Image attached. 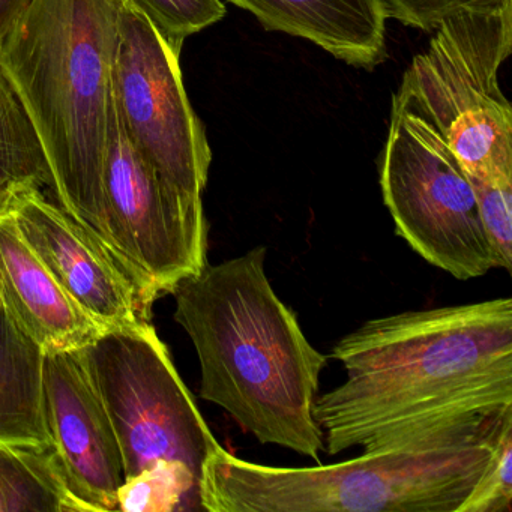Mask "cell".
<instances>
[{
  "mask_svg": "<svg viewBox=\"0 0 512 512\" xmlns=\"http://www.w3.org/2000/svg\"><path fill=\"white\" fill-rule=\"evenodd\" d=\"M331 356L346 380L313 410L329 455L473 430L512 406V299L368 320Z\"/></svg>",
  "mask_w": 512,
  "mask_h": 512,
  "instance_id": "obj_1",
  "label": "cell"
},
{
  "mask_svg": "<svg viewBox=\"0 0 512 512\" xmlns=\"http://www.w3.org/2000/svg\"><path fill=\"white\" fill-rule=\"evenodd\" d=\"M265 247L206 263L173 290L175 320L199 356L200 397L223 407L263 445L320 463L323 433L314 418L328 356L311 346L298 317L272 287Z\"/></svg>",
  "mask_w": 512,
  "mask_h": 512,
  "instance_id": "obj_2",
  "label": "cell"
},
{
  "mask_svg": "<svg viewBox=\"0 0 512 512\" xmlns=\"http://www.w3.org/2000/svg\"><path fill=\"white\" fill-rule=\"evenodd\" d=\"M125 2L31 0L0 46V64L46 155L52 193L110 248L103 164Z\"/></svg>",
  "mask_w": 512,
  "mask_h": 512,
  "instance_id": "obj_3",
  "label": "cell"
},
{
  "mask_svg": "<svg viewBox=\"0 0 512 512\" xmlns=\"http://www.w3.org/2000/svg\"><path fill=\"white\" fill-rule=\"evenodd\" d=\"M502 412L473 430L328 466L250 463L220 445L203 463L200 506L209 512H457L484 472Z\"/></svg>",
  "mask_w": 512,
  "mask_h": 512,
  "instance_id": "obj_4",
  "label": "cell"
},
{
  "mask_svg": "<svg viewBox=\"0 0 512 512\" xmlns=\"http://www.w3.org/2000/svg\"><path fill=\"white\" fill-rule=\"evenodd\" d=\"M397 97L436 127L482 181L512 179V107L499 70L512 52V0H485L440 23Z\"/></svg>",
  "mask_w": 512,
  "mask_h": 512,
  "instance_id": "obj_5",
  "label": "cell"
},
{
  "mask_svg": "<svg viewBox=\"0 0 512 512\" xmlns=\"http://www.w3.org/2000/svg\"><path fill=\"white\" fill-rule=\"evenodd\" d=\"M380 187L395 232L422 259L463 281L494 269L469 175L436 127L397 95Z\"/></svg>",
  "mask_w": 512,
  "mask_h": 512,
  "instance_id": "obj_6",
  "label": "cell"
},
{
  "mask_svg": "<svg viewBox=\"0 0 512 512\" xmlns=\"http://www.w3.org/2000/svg\"><path fill=\"white\" fill-rule=\"evenodd\" d=\"M82 349L118 436L125 479L169 460L200 481L220 443L151 322L103 329Z\"/></svg>",
  "mask_w": 512,
  "mask_h": 512,
  "instance_id": "obj_7",
  "label": "cell"
},
{
  "mask_svg": "<svg viewBox=\"0 0 512 512\" xmlns=\"http://www.w3.org/2000/svg\"><path fill=\"white\" fill-rule=\"evenodd\" d=\"M181 55L130 0L122 8L112 94L128 137L161 178L203 203L212 152L188 100Z\"/></svg>",
  "mask_w": 512,
  "mask_h": 512,
  "instance_id": "obj_8",
  "label": "cell"
},
{
  "mask_svg": "<svg viewBox=\"0 0 512 512\" xmlns=\"http://www.w3.org/2000/svg\"><path fill=\"white\" fill-rule=\"evenodd\" d=\"M103 200L113 250L158 295L206 265L203 203L167 184L122 125L112 94L103 164Z\"/></svg>",
  "mask_w": 512,
  "mask_h": 512,
  "instance_id": "obj_9",
  "label": "cell"
},
{
  "mask_svg": "<svg viewBox=\"0 0 512 512\" xmlns=\"http://www.w3.org/2000/svg\"><path fill=\"white\" fill-rule=\"evenodd\" d=\"M29 247L64 292L107 328L151 322L160 298L100 236L80 223L37 185L0 197Z\"/></svg>",
  "mask_w": 512,
  "mask_h": 512,
  "instance_id": "obj_10",
  "label": "cell"
},
{
  "mask_svg": "<svg viewBox=\"0 0 512 512\" xmlns=\"http://www.w3.org/2000/svg\"><path fill=\"white\" fill-rule=\"evenodd\" d=\"M44 415L53 449L85 511H116L124 457L83 349L46 352Z\"/></svg>",
  "mask_w": 512,
  "mask_h": 512,
  "instance_id": "obj_11",
  "label": "cell"
},
{
  "mask_svg": "<svg viewBox=\"0 0 512 512\" xmlns=\"http://www.w3.org/2000/svg\"><path fill=\"white\" fill-rule=\"evenodd\" d=\"M0 304L46 352L82 349L104 329L56 283L2 202Z\"/></svg>",
  "mask_w": 512,
  "mask_h": 512,
  "instance_id": "obj_12",
  "label": "cell"
},
{
  "mask_svg": "<svg viewBox=\"0 0 512 512\" xmlns=\"http://www.w3.org/2000/svg\"><path fill=\"white\" fill-rule=\"evenodd\" d=\"M266 31L311 41L352 67H377L386 55L382 0H229Z\"/></svg>",
  "mask_w": 512,
  "mask_h": 512,
  "instance_id": "obj_13",
  "label": "cell"
},
{
  "mask_svg": "<svg viewBox=\"0 0 512 512\" xmlns=\"http://www.w3.org/2000/svg\"><path fill=\"white\" fill-rule=\"evenodd\" d=\"M46 350L0 304V443L52 446L44 415Z\"/></svg>",
  "mask_w": 512,
  "mask_h": 512,
  "instance_id": "obj_14",
  "label": "cell"
},
{
  "mask_svg": "<svg viewBox=\"0 0 512 512\" xmlns=\"http://www.w3.org/2000/svg\"><path fill=\"white\" fill-rule=\"evenodd\" d=\"M85 511L53 446L0 443V512Z\"/></svg>",
  "mask_w": 512,
  "mask_h": 512,
  "instance_id": "obj_15",
  "label": "cell"
},
{
  "mask_svg": "<svg viewBox=\"0 0 512 512\" xmlns=\"http://www.w3.org/2000/svg\"><path fill=\"white\" fill-rule=\"evenodd\" d=\"M23 185L52 191V175L31 119L0 64V197Z\"/></svg>",
  "mask_w": 512,
  "mask_h": 512,
  "instance_id": "obj_16",
  "label": "cell"
},
{
  "mask_svg": "<svg viewBox=\"0 0 512 512\" xmlns=\"http://www.w3.org/2000/svg\"><path fill=\"white\" fill-rule=\"evenodd\" d=\"M200 506L199 478L179 461L160 460L125 479L116 496V511H194Z\"/></svg>",
  "mask_w": 512,
  "mask_h": 512,
  "instance_id": "obj_17",
  "label": "cell"
},
{
  "mask_svg": "<svg viewBox=\"0 0 512 512\" xmlns=\"http://www.w3.org/2000/svg\"><path fill=\"white\" fill-rule=\"evenodd\" d=\"M511 502L512 407H508L497 422L484 472L457 512H511Z\"/></svg>",
  "mask_w": 512,
  "mask_h": 512,
  "instance_id": "obj_18",
  "label": "cell"
},
{
  "mask_svg": "<svg viewBox=\"0 0 512 512\" xmlns=\"http://www.w3.org/2000/svg\"><path fill=\"white\" fill-rule=\"evenodd\" d=\"M181 55L185 40L226 17L221 0H130Z\"/></svg>",
  "mask_w": 512,
  "mask_h": 512,
  "instance_id": "obj_19",
  "label": "cell"
},
{
  "mask_svg": "<svg viewBox=\"0 0 512 512\" xmlns=\"http://www.w3.org/2000/svg\"><path fill=\"white\" fill-rule=\"evenodd\" d=\"M479 217L493 253L494 268L512 269V179L482 181L470 178Z\"/></svg>",
  "mask_w": 512,
  "mask_h": 512,
  "instance_id": "obj_20",
  "label": "cell"
},
{
  "mask_svg": "<svg viewBox=\"0 0 512 512\" xmlns=\"http://www.w3.org/2000/svg\"><path fill=\"white\" fill-rule=\"evenodd\" d=\"M485 0H382L386 17L410 28L434 32L443 20Z\"/></svg>",
  "mask_w": 512,
  "mask_h": 512,
  "instance_id": "obj_21",
  "label": "cell"
},
{
  "mask_svg": "<svg viewBox=\"0 0 512 512\" xmlns=\"http://www.w3.org/2000/svg\"><path fill=\"white\" fill-rule=\"evenodd\" d=\"M31 0H0V46L13 31Z\"/></svg>",
  "mask_w": 512,
  "mask_h": 512,
  "instance_id": "obj_22",
  "label": "cell"
}]
</instances>
